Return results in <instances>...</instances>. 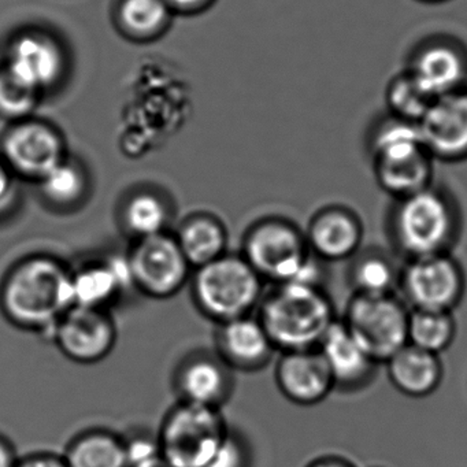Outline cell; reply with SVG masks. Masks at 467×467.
<instances>
[{"mask_svg":"<svg viewBox=\"0 0 467 467\" xmlns=\"http://www.w3.org/2000/svg\"><path fill=\"white\" fill-rule=\"evenodd\" d=\"M18 456L13 445L4 437H0V467H16Z\"/></svg>","mask_w":467,"mask_h":467,"instance_id":"d590c367","label":"cell"},{"mask_svg":"<svg viewBox=\"0 0 467 467\" xmlns=\"http://www.w3.org/2000/svg\"><path fill=\"white\" fill-rule=\"evenodd\" d=\"M306 467H357L348 459L341 458V456L327 455L321 458L314 459L313 462Z\"/></svg>","mask_w":467,"mask_h":467,"instance_id":"8d00e7d4","label":"cell"},{"mask_svg":"<svg viewBox=\"0 0 467 467\" xmlns=\"http://www.w3.org/2000/svg\"><path fill=\"white\" fill-rule=\"evenodd\" d=\"M16 467H69L64 455H56V453L40 452L32 453L26 458L18 459Z\"/></svg>","mask_w":467,"mask_h":467,"instance_id":"836d02e7","label":"cell"},{"mask_svg":"<svg viewBox=\"0 0 467 467\" xmlns=\"http://www.w3.org/2000/svg\"><path fill=\"white\" fill-rule=\"evenodd\" d=\"M275 377L280 392L297 406H316L335 389L318 349L284 352L275 365Z\"/></svg>","mask_w":467,"mask_h":467,"instance_id":"e0dca14e","label":"cell"},{"mask_svg":"<svg viewBox=\"0 0 467 467\" xmlns=\"http://www.w3.org/2000/svg\"><path fill=\"white\" fill-rule=\"evenodd\" d=\"M455 201L431 184L420 192L395 201L389 217L393 243L407 259L450 254L459 234Z\"/></svg>","mask_w":467,"mask_h":467,"instance_id":"277c9868","label":"cell"},{"mask_svg":"<svg viewBox=\"0 0 467 467\" xmlns=\"http://www.w3.org/2000/svg\"><path fill=\"white\" fill-rule=\"evenodd\" d=\"M73 306L72 269L46 254L21 259L0 286V307L21 329L51 335Z\"/></svg>","mask_w":467,"mask_h":467,"instance_id":"6da1fadb","label":"cell"},{"mask_svg":"<svg viewBox=\"0 0 467 467\" xmlns=\"http://www.w3.org/2000/svg\"><path fill=\"white\" fill-rule=\"evenodd\" d=\"M418 128L434 162L467 161V88L436 98Z\"/></svg>","mask_w":467,"mask_h":467,"instance_id":"4fadbf2b","label":"cell"},{"mask_svg":"<svg viewBox=\"0 0 467 467\" xmlns=\"http://www.w3.org/2000/svg\"><path fill=\"white\" fill-rule=\"evenodd\" d=\"M171 207L165 199L151 191H139L125 201L121 209L124 231L136 240L168 232Z\"/></svg>","mask_w":467,"mask_h":467,"instance_id":"d4e9b609","label":"cell"},{"mask_svg":"<svg viewBox=\"0 0 467 467\" xmlns=\"http://www.w3.org/2000/svg\"><path fill=\"white\" fill-rule=\"evenodd\" d=\"M59 351L81 365L105 359L117 343V327L108 310L73 306L54 327Z\"/></svg>","mask_w":467,"mask_h":467,"instance_id":"7c38bea8","label":"cell"},{"mask_svg":"<svg viewBox=\"0 0 467 467\" xmlns=\"http://www.w3.org/2000/svg\"><path fill=\"white\" fill-rule=\"evenodd\" d=\"M228 434L220 409L180 401L163 420L158 442L171 467H206Z\"/></svg>","mask_w":467,"mask_h":467,"instance_id":"52a82bcc","label":"cell"},{"mask_svg":"<svg viewBox=\"0 0 467 467\" xmlns=\"http://www.w3.org/2000/svg\"><path fill=\"white\" fill-rule=\"evenodd\" d=\"M215 343L220 359L229 368L240 370L264 368L275 351L264 325L251 316L220 324Z\"/></svg>","mask_w":467,"mask_h":467,"instance_id":"ffe728a7","label":"cell"},{"mask_svg":"<svg viewBox=\"0 0 467 467\" xmlns=\"http://www.w3.org/2000/svg\"><path fill=\"white\" fill-rule=\"evenodd\" d=\"M403 69L434 99L467 88V45L453 35H428L412 46Z\"/></svg>","mask_w":467,"mask_h":467,"instance_id":"8fae6325","label":"cell"},{"mask_svg":"<svg viewBox=\"0 0 467 467\" xmlns=\"http://www.w3.org/2000/svg\"><path fill=\"white\" fill-rule=\"evenodd\" d=\"M258 319L281 354L318 349L337 321L324 288L302 283L275 284L259 302Z\"/></svg>","mask_w":467,"mask_h":467,"instance_id":"3957f363","label":"cell"},{"mask_svg":"<svg viewBox=\"0 0 467 467\" xmlns=\"http://www.w3.org/2000/svg\"><path fill=\"white\" fill-rule=\"evenodd\" d=\"M387 365L388 379L401 395L423 399L436 392L444 376L439 355L406 344Z\"/></svg>","mask_w":467,"mask_h":467,"instance_id":"7402d4cb","label":"cell"},{"mask_svg":"<svg viewBox=\"0 0 467 467\" xmlns=\"http://www.w3.org/2000/svg\"><path fill=\"white\" fill-rule=\"evenodd\" d=\"M373 467H384V466H373Z\"/></svg>","mask_w":467,"mask_h":467,"instance_id":"60d3db41","label":"cell"},{"mask_svg":"<svg viewBox=\"0 0 467 467\" xmlns=\"http://www.w3.org/2000/svg\"><path fill=\"white\" fill-rule=\"evenodd\" d=\"M264 283L243 255L225 254L195 269L193 300L204 316L223 324L250 316L264 296Z\"/></svg>","mask_w":467,"mask_h":467,"instance_id":"8992f818","label":"cell"},{"mask_svg":"<svg viewBox=\"0 0 467 467\" xmlns=\"http://www.w3.org/2000/svg\"><path fill=\"white\" fill-rule=\"evenodd\" d=\"M366 150L377 185L393 201L434 184V160L423 146L418 124L385 111L371 121Z\"/></svg>","mask_w":467,"mask_h":467,"instance_id":"7a4b0ae2","label":"cell"},{"mask_svg":"<svg viewBox=\"0 0 467 467\" xmlns=\"http://www.w3.org/2000/svg\"><path fill=\"white\" fill-rule=\"evenodd\" d=\"M242 255L264 281L322 286V261L311 254L305 231L291 221L270 217L254 223L245 234Z\"/></svg>","mask_w":467,"mask_h":467,"instance_id":"5b68a950","label":"cell"},{"mask_svg":"<svg viewBox=\"0 0 467 467\" xmlns=\"http://www.w3.org/2000/svg\"><path fill=\"white\" fill-rule=\"evenodd\" d=\"M417 2L423 5H441L448 2V0H417Z\"/></svg>","mask_w":467,"mask_h":467,"instance_id":"ab89813d","label":"cell"},{"mask_svg":"<svg viewBox=\"0 0 467 467\" xmlns=\"http://www.w3.org/2000/svg\"><path fill=\"white\" fill-rule=\"evenodd\" d=\"M171 15L166 0H122L119 7V26L138 39L160 35L168 26Z\"/></svg>","mask_w":467,"mask_h":467,"instance_id":"f546056e","label":"cell"},{"mask_svg":"<svg viewBox=\"0 0 467 467\" xmlns=\"http://www.w3.org/2000/svg\"><path fill=\"white\" fill-rule=\"evenodd\" d=\"M75 306L108 310L119 296L135 288L128 256H109L72 270Z\"/></svg>","mask_w":467,"mask_h":467,"instance_id":"d6986e66","label":"cell"},{"mask_svg":"<svg viewBox=\"0 0 467 467\" xmlns=\"http://www.w3.org/2000/svg\"><path fill=\"white\" fill-rule=\"evenodd\" d=\"M206 467H250V451L240 437L229 433Z\"/></svg>","mask_w":467,"mask_h":467,"instance_id":"1f68e13d","label":"cell"},{"mask_svg":"<svg viewBox=\"0 0 467 467\" xmlns=\"http://www.w3.org/2000/svg\"><path fill=\"white\" fill-rule=\"evenodd\" d=\"M191 267L198 269L226 254L228 234L218 218L196 214L188 218L174 234Z\"/></svg>","mask_w":467,"mask_h":467,"instance_id":"603a6c76","label":"cell"},{"mask_svg":"<svg viewBox=\"0 0 467 467\" xmlns=\"http://www.w3.org/2000/svg\"><path fill=\"white\" fill-rule=\"evenodd\" d=\"M15 196V173L0 160V209L6 206Z\"/></svg>","mask_w":467,"mask_h":467,"instance_id":"e575fe53","label":"cell"},{"mask_svg":"<svg viewBox=\"0 0 467 467\" xmlns=\"http://www.w3.org/2000/svg\"><path fill=\"white\" fill-rule=\"evenodd\" d=\"M135 289L154 299L174 296L190 280V262L174 234L136 240L127 254Z\"/></svg>","mask_w":467,"mask_h":467,"instance_id":"30bf717a","label":"cell"},{"mask_svg":"<svg viewBox=\"0 0 467 467\" xmlns=\"http://www.w3.org/2000/svg\"><path fill=\"white\" fill-rule=\"evenodd\" d=\"M40 192L48 206L70 212L83 204L88 193V177L78 163L64 160L39 182Z\"/></svg>","mask_w":467,"mask_h":467,"instance_id":"484cf974","label":"cell"},{"mask_svg":"<svg viewBox=\"0 0 467 467\" xmlns=\"http://www.w3.org/2000/svg\"><path fill=\"white\" fill-rule=\"evenodd\" d=\"M2 152L13 173L39 182L65 160L61 136L46 124L24 121L9 130Z\"/></svg>","mask_w":467,"mask_h":467,"instance_id":"5bb4252c","label":"cell"},{"mask_svg":"<svg viewBox=\"0 0 467 467\" xmlns=\"http://www.w3.org/2000/svg\"><path fill=\"white\" fill-rule=\"evenodd\" d=\"M399 288L410 310L451 311L462 302L466 277L451 254L409 259L399 277Z\"/></svg>","mask_w":467,"mask_h":467,"instance_id":"9c48e42d","label":"cell"},{"mask_svg":"<svg viewBox=\"0 0 467 467\" xmlns=\"http://www.w3.org/2000/svg\"><path fill=\"white\" fill-rule=\"evenodd\" d=\"M433 100L434 98H431L404 69L392 76L385 87L387 113L404 121L418 124Z\"/></svg>","mask_w":467,"mask_h":467,"instance_id":"f1b7e54d","label":"cell"},{"mask_svg":"<svg viewBox=\"0 0 467 467\" xmlns=\"http://www.w3.org/2000/svg\"><path fill=\"white\" fill-rule=\"evenodd\" d=\"M363 223L357 213L340 204L322 207L305 231L311 254L322 262H343L359 253Z\"/></svg>","mask_w":467,"mask_h":467,"instance_id":"2e32d148","label":"cell"},{"mask_svg":"<svg viewBox=\"0 0 467 467\" xmlns=\"http://www.w3.org/2000/svg\"><path fill=\"white\" fill-rule=\"evenodd\" d=\"M64 458L69 467H130L124 439L100 429L75 437Z\"/></svg>","mask_w":467,"mask_h":467,"instance_id":"cb8c5ba5","label":"cell"},{"mask_svg":"<svg viewBox=\"0 0 467 467\" xmlns=\"http://www.w3.org/2000/svg\"><path fill=\"white\" fill-rule=\"evenodd\" d=\"M455 337L456 321L451 311L410 310L407 338L411 346L440 357Z\"/></svg>","mask_w":467,"mask_h":467,"instance_id":"4316f807","label":"cell"},{"mask_svg":"<svg viewBox=\"0 0 467 467\" xmlns=\"http://www.w3.org/2000/svg\"><path fill=\"white\" fill-rule=\"evenodd\" d=\"M39 94L21 84L6 70L0 69V116L9 119H23L32 113Z\"/></svg>","mask_w":467,"mask_h":467,"instance_id":"4dcf8cb0","label":"cell"},{"mask_svg":"<svg viewBox=\"0 0 467 467\" xmlns=\"http://www.w3.org/2000/svg\"><path fill=\"white\" fill-rule=\"evenodd\" d=\"M133 467H171L162 455L157 456V458L150 459V461L143 462V463L136 464Z\"/></svg>","mask_w":467,"mask_h":467,"instance_id":"f35d334b","label":"cell"},{"mask_svg":"<svg viewBox=\"0 0 467 467\" xmlns=\"http://www.w3.org/2000/svg\"><path fill=\"white\" fill-rule=\"evenodd\" d=\"M171 10H180V12H195L206 6L210 0H166Z\"/></svg>","mask_w":467,"mask_h":467,"instance_id":"74e56055","label":"cell"},{"mask_svg":"<svg viewBox=\"0 0 467 467\" xmlns=\"http://www.w3.org/2000/svg\"><path fill=\"white\" fill-rule=\"evenodd\" d=\"M318 351L329 368L335 389L338 390L362 389L370 384L379 366L341 321L330 327Z\"/></svg>","mask_w":467,"mask_h":467,"instance_id":"ac0fdd59","label":"cell"},{"mask_svg":"<svg viewBox=\"0 0 467 467\" xmlns=\"http://www.w3.org/2000/svg\"><path fill=\"white\" fill-rule=\"evenodd\" d=\"M67 67L61 46L42 32L18 35L7 48L4 69L40 94L56 86Z\"/></svg>","mask_w":467,"mask_h":467,"instance_id":"9a60e30c","label":"cell"},{"mask_svg":"<svg viewBox=\"0 0 467 467\" xmlns=\"http://www.w3.org/2000/svg\"><path fill=\"white\" fill-rule=\"evenodd\" d=\"M410 310L395 294L357 295L347 303L344 327L377 363H385L409 344Z\"/></svg>","mask_w":467,"mask_h":467,"instance_id":"ba28073f","label":"cell"},{"mask_svg":"<svg viewBox=\"0 0 467 467\" xmlns=\"http://www.w3.org/2000/svg\"><path fill=\"white\" fill-rule=\"evenodd\" d=\"M400 270L382 253H365L354 256L349 283L354 294L379 296L392 295L399 286Z\"/></svg>","mask_w":467,"mask_h":467,"instance_id":"83f0119b","label":"cell"},{"mask_svg":"<svg viewBox=\"0 0 467 467\" xmlns=\"http://www.w3.org/2000/svg\"><path fill=\"white\" fill-rule=\"evenodd\" d=\"M176 388L182 401L220 409L231 395L228 366L220 358L193 355L180 365Z\"/></svg>","mask_w":467,"mask_h":467,"instance_id":"44dd1931","label":"cell"},{"mask_svg":"<svg viewBox=\"0 0 467 467\" xmlns=\"http://www.w3.org/2000/svg\"><path fill=\"white\" fill-rule=\"evenodd\" d=\"M124 442L125 451H127L128 466L130 467L143 463V462L161 455L158 437L139 433L130 437V439H124Z\"/></svg>","mask_w":467,"mask_h":467,"instance_id":"d6a6232c","label":"cell"}]
</instances>
